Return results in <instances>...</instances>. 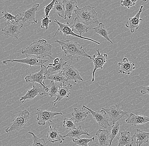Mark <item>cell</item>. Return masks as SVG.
<instances>
[{
  "label": "cell",
  "instance_id": "obj_3",
  "mask_svg": "<svg viewBox=\"0 0 149 146\" xmlns=\"http://www.w3.org/2000/svg\"><path fill=\"white\" fill-rule=\"evenodd\" d=\"M77 17L80 19L86 26L91 24H99V21L97 18V14L95 10V7L88 5L82 8L78 7L74 11Z\"/></svg>",
  "mask_w": 149,
  "mask_h": 146
},
{
  "label": "cell",
  "instance_id": "obj_5",
  "mask_svg": "<svg viewBox=\"0 0 149 146\" xmlns=\"http://www.w3.org/2000/svg\"><path fill=\"white\" fill-rule=\"evenodd\" d=\"M82 107V109L85 108L88 110L89 113L92 114L93 119L97 122L100 126L105 129H107L110 126L109 123L110 119L109 115L104 110L102 109L101 110L96 111L88 108L84 105H83Z\"/></svg>",
  "mask_w": 149,
  "mask_h": 146
},
{
  "label": "cell",
  "instance_id": "obj_21",
  "mask_svg": "<svg viewBox=\"0 0 149 146\" xmlns=\"http://www.w3.org/2000/svg\"><path fill=\"white\" fill-rule=\"evenodd\" d=\"M116 139L118 141L117 146H132L134 143V138L131 136L130 132L127 131L121 132L120 135L117 136Z\"/></svg>",
  "mask_w": 149,
  "mask_h": 146
},
{
  "label": "cell",
  "instance_id": "obj_10",
  "mask_svg": "<svg viewBox=\"0 0 149 146\" xmlns=\"http://www.w3.org/2000/svg\"><path fill=\"white\" fill-rule=\"evenodd\" d=\"M23 23L19 22H6L5 27L2 29L1 31L3 32V34L6 36L14 37L18 39V36L20 33V30L23 28Z\"/></svg>",
  "mask_w": 149,
  "mask_h": 146
},
{
  "label": "cell",
  "instance_id": "obj_24",
  "mask_svg": "<svg viewBox=\"0 0 149 146\" xmlns=\"http://www.w3.org/2000/svg\"><path fill=\"white\" fill-rule=\"evenodd\" d=\"M63 3L65 7V16L64 19L68 17L71 18L72 14L78 8L76 0H63Z\"/></svg>",
  "mask_w": 149,
  "mask_h": 146
},
{
  "label": "cell",
  "instance_id": "obj_46",
  "mask_svg": "<svg viewBox=\"0 0 149 146\" xmlns=\"http://www.w3.org/2000/svg\"><path fill=\"white\" fill-rule=\"evenodd\" d=\"M136 146H139L138 144H137V143H136Z\"/></svg>",
  "mask_w": 149,
  "mask_h": 146
},
{
  "label": "cell",
  "instance_id": "obj_40",
  "mask_svg": "<svg viewBox=\"0 0 149 146\" xmlns=\"http://www.w3.org/2000/svg\"><path fill=\"white\" fill-rule=\"evenodd\" d=\"M135 3L133 2L130 0H122L121 1V6H125L127 7L128 9H130V7L135 6Z\"/></svg>",
  "mask_w": 149,
  "mask_h": 146
},
{
  "label": "cell",
  "instance_id": "obj_41",
  "mask_svg": "<svg viewBox=\"0 0 149 146\" xmlns=\"http://www.w3.org/2000/svg\"><path fill=\"white\" fill-rule=\"evenodd\" d=\"M140 92L142 94L149 95V85L143 87V90H141Z\"/></svg>",
  "mask_w": 149,
  "mask_h": 146
},
{
  "label": "cell",
  "instance_id": "obj_35",
  "mask_svg": "<svg viewBox=\"0 0 149 146\" xmlns=\"http://www.w3.org/2000/svg\"><path fill=\"white\" fill-rule=\"evenodd\" d=\"M95 140V137L93 136L92 138H75L74 139L73 138L72 141L74 142L75 145H78L79 146H90V145H88L89 143H91V142Z\"/></svg>",
  "mask_w": 149,
  "mask_h": 146
},
{
  "label": "cell",
  "instance_id": "obj_2",
  "mask_svg": "<svg viewBox=\"0 0 149 146\" xmlns=\"http://www.w3.org/2000/svg\"><path fill=\"white\" fill-rule=\"evenodd\" d=\"M52 46L44 39H39L33 41L25 50H22V54L33 55L41 58L48 57L54 59L52 57Z\"/></svg>",
  "mask_w": 149,
  "mask_h": 146
},
{
  "label": "cell",
  "instance_id": "obj_8",
  "mask_svg": "<svg viewBox=\"0 0 149 146\" xmlns=\"http://www.w3.org/2000/svg\"><path fill=\"white\" fill-rule=\"evenodd\" d=\"M48 94L40 84L35 83L33 88L28 90L26 94L21 97L19 100L22 101V103H23L27 99L32 100L38 95H40L41 98L44 97L47 95Z\"/></svg>",
  "mask_w": 149,
  "mask_h": 146
},
{
  "label": "cell",
  "instance_id": "obj_48",
  "mask_svg": "<svg viewBox=\"0 0 149 146\" xmlns=\"http://www.w3.org/2000/svg\"><path fill=\"white\" fill-rule=\"evenodd\" d=\"M74 145L72 146H74Z\"/></svg>",
  "mask_w": 149,
  "mask_h": 146
},
{
  "label": "cell",
  "instance_id": "obj_14",
  "mask_svg": "<svg viewBox=\"0 0 149 146\" xmlns=\"http://www.w3.org/2000/svg\"><path fill=\"white\" fill-rule=\"evenodd\" d=\"M62 73L67 80H73L78 83V81H83V79L81 77L79 71L73 66L67 64L62 71Z\"/></svg>",
  "mask_w": 149,
  "mask_h": 146
},
{
  "label": "cell",
  "instance_id": "obj_7",
  "mask_svg": "<svg viewBox=\"0 0 149 146\" xmlns=\"http://www.w3.org/2000/svg\"><path fill=\"white\" fill-rule=\"evenodd\" d=\"M54 22L56 23L59 26H58V28L57 31H56V34H55L54 38L55 37L56 34L57 33L58 31H59L60 32L62 33L65 36L68 37L69 36H71L72 37H78V38H81V39L93 42L97 44L98 45H100V43L94 40L90 39V38L83 37L82 36H80V35L75 34L73 32V28H72V26H71L72 23H69L68 22H67L66 23H62L58 22L56 19L55 20Z\"/></svg>",
  "mask_w": 149,
  "mask_h": 146
},
{
  "label": "cell",
  "instance_id": "obj_15",
  "mask_svg": "<svg viewBox=\"0 0 149 146\" xmlns=\"http://www.w3.org/2000/svg\"><path fill=\"white\" fill-rule=\"evenodd\" d=\"M97 55H93V60L94 65V68L93 72L92 82H95V74L96 71L98 69H103V66L106 62L108 61V55L106 53H100L99 50H97Z\"/></svg>",
  "mask_w": 149,
  "mask_h": 146
},
{
  "label": "cell",
  "instance_id": "obj_28",
  "mask_svg": "<svg viewBox=\"0 0 149 146\" xmlns=\"http://www.w3.org/2000/svg\"><path fill=\"white\" fill-rule=\"evenodd\" d=\"M82 135L90 136V134L88 131H84L81 128V125H79V127L70 130V131L66 135L64 136V137H68L71 138H80L81 136Z\"/></svg>",
  "mask_w": 149,
  "mask_h": 146
},
{
  "label": "cell",
  "instance_id": "obj_23",
  "mask_svg": "<svg viewBox=\"0 0 149 146\" xmlns=\"http://www.w3.org/2000/svg\"><path fill=\"white\" fill-rule=\"evenodd\" d=\"M123 63H119L118 66L120 67L119 73L130 75L136 69L135 64L130 62L127 57H124L123 60Z\"/></svg>",
  "mask_w": 149,
  "mask_h": 146
},
{
  "label": "cell",
  "instance_id": "obj_39",
  "mask_svg": "<svg viewBox=\"0 0 149 146\" xmlns=\"http://www.w3.org/2000/svg\"><path fill=\"white\" fill-rule=\"evenodd\" d=\"M42 24L41 25V28H46V29H47L49 26V23H51V20L49 19V17L45 16L41 18Z\"/></svg>",
  "mask_w": 149,
  "mask_h": 146
},
{
  "label": "cell",
  "instance_id": "obj_13",
  "mask_svg": "<svg viewBox=\"0 0 149 146\" xmlns=\"http://www.w3.org/2000/svg\"><path fill=\"white\" fill-rule=\"evenodd\" d=\"M40 4L36 3L33 5L29 9L19 14V16L22 17L23 23H26L29 24H37L38 20L36 18V12Z\"/></svg>",
  "mask_w": 149,
  "mask_h": 146
},
{
  "label": "cell",
  "instance_id": "obj_1",
  "mask_svg": "<svg viewBox=\"0 0 149 146\" xmlns=\"http://www.w3.org/2000/svg\"><path fill=\"white\" fill-rule=\"evenodd\" d=\"M72 39L60 41L56 40L55 42L57 43L61 46V49L65 53V56L70 59L71 63L73 59H75L77 60L81 59V56L93 59L91 55L87 54L84 50L82 46L77 42H73Z\"/></svg>",
  "mask_w": 149,
  "mask_h": 146
},
{
  "label": "cell",
  "instance_id": "obj_29",
  "mask_svg": "<svg viewBox=\"0 0 149 146\" xmlns=\"http://www.w3.org/2000/svg\"><path fill=\"white\" fill-rule=\"evenodd\" d=\"M95 32L97 33L98 34H99L100 36L106 39L108 41L111 43L112 44H113V42L111 40L109 37V35L111 33L108 32L107 29L105 28V26L103 23H100L98 25L97 27L93 28H92Z\"/></svg>",
  "mask_w": 149,
  "mask_h": 146
},
{
  "label": "cell",
  "instance_id": "obj_42",
  "mask_svg": "<svg viewBox=\"0 0 149 146\" xmlns=\"http://www.w3.org/2000/svg\"><path fill=\"white\" fill-rule=\"evenodd\" d=\"M60 60V59H59V58H56L55 59H54V64H57V63H59Z\"/></svg>",
  "mask_w": 149,
  "mask_h": 146
},
{
  "label": "cell",
  "instance_id": "obj_30",
  "mask_svg": "<svg viewBox=\"0 0 149 146\" xmlns=\"http://www.w3.org/2000/svg\"><path fill=\"white\" fill-rule=\"evenodd\" d=\"M2 14H3V18L5 19L6 22L14 23L19 22L21 20L22 21V17L18 15L15 16L13 15L6 11H3L2 12Z\"/></svg>",
  "mask_w": 149,
  "mask_h": 146
},
{
  "label": "cell",
  "instance_id": "obj_12",
  "mask_svg": "<svg viewBox=\"0 0 149 146\" xmlns=\"http://www.w3.org/2000/svg\"><path fill=\"white\" fill-rule=\"evenodd\" d=\"M43 65L41 66V70L37 73L30 74L29 75L25 77V81L26 82L37 83L40 84L43 87L47 93L49 91V88L45 84V80L46 79V77L44 75V72L43 68Z\"/></svg>",
  "mask_w": 149,
  "mask_h": 146
},
{
  "label": "cell",
  "instance_id": "obj_4",
  "mask_svg": "<svg viewBox=\"0 0 149 146\" xmlns=\"http://www.w3.org/2000/svg\"><path fill=\"white\" fill-rule=\"evenodd\" d=\"M30 114L27 110L20 111L13 119L12 125L5 130L6 133H9L13 131H19L26 126L30 118Z\"/></svg>",
  "mask_w": 149,
  "mask_h": 146
},
{
  "label": "cell",
  "instance_id": "obj_45",
  "mask_svg": "<svg viewBox=\"0 0 149 146\" xmlns=\"http://www.w3.org/2000/svg\"><path fill=\"white\" fill-rule=\"evenodd\" d=\"M59 1H63V0H59Z\"/></svg>",
  "mask_w": 149,
  "mask_h": 146
},
{
  "label": "cell",
  "instance_id": "obj_18",
  "mask_svg": "<svg viewBox=\"0 0 149 146\" xmlns=\"http://www.w3.org/2000/svg\"><path fill=\"white\" fill-rule=\"evenodd\" d=\"M128 118L125 120L126 123L136 127V125H142L149 122V118L143 115H137L130 113L127 115Z\"/></svg>",
  "mask_w": 149,
  "mask_h": 146
},
{
  "label": "cell",
  "instance_id": "obj_17",
  "mask_svg": "<svg viewBox=\"0 0 149 146\" xmlns=\"http://www.w3.org/2000/svg\"><path fill=\"white\" fill-rule=\"evenodd\" d=\"M50 123H48L50 130H48L47 133V138L48 139V142L53 143L56 142L62 143L65 140V137L61 135L63 133L59 132L56 127L54 128H52Z\"/></svg>",
  "mask_w": 149,
  "mask_h": 146
},
{
  "label": "cell",
  "instance_id": "obj_16",
  "mask_svg": "<svg viewBox=\"0 0 149 146\" xmlns=\"http://www.w3.org/2000/svg\"><path fill=\"white\" fill-rule=\"evenodd\" d=\"M67 64V61L63 58L60 59L59 63L49 64L47 67L43 64V66L45 68V72L44 75L45 76H50L61 72Z\"/></svg>",
  "mask_w": 149,
  "mask_h": 146
},
{
  "label": "cell",
  "instance_id": "obj_38",
  "mask_svg": "<svg viewBox=\"0 0 149 146\" xmlns=\"http://www.w3.org/2000/svg\"><path fill=\"white\" fill-rule=\"evenodd\" d=\"M56 0H52V1L49 4L46 6L44 7L45 16H49V14L52 9H53Z\"/></svg>",
  "mask_w": 149,
  "mask_h": 146
},
{
  "label": "cell",
  "instance_id": "obj_43",
  "mask_svg": "<svg viewBox=\"0 0 149 146\" xmlns=\"http://www.w3.org/2000/svg\"><path fill=\"white\" fill-rule=\"evenodd\" d=\"M130 1H131L133 2L136 3V2L137 1V0H130Z\"/></svg>",
  "mask_w": 149,
  "mask_h": 146
},
{
  "label": "cell",
  "instance_id": "obj_11",
  "mask_svg": "<svg viewBox=\"0 0 149 146\" xmlns=\"http://www.w3.org/2000/svg\"><path fill=\"white\" fill-rule=\"evenodd\" d=\"M120 104L112 106L109 108L105 109L102 108V109L104 110L109 115L111 121L114 124L117 121L123 118L125 115L127 116L128 115L126 111L121 110L120 108Z\"/></svg>",
  "mask_w": 149,
  "mask_h": 146
},
{
  "label": "cell",
  "instance_id": "obj_34",
  "mask_svg": "<svg viewBox=\"0 0 149 146\" xmlns=\"http://www.w3.org/2000/svg\"><path fill=\"white\" fill-rule=\"evenodd\" d=\"M28 134L32 135L33 136V142L31 146H48L47 142H45L44 138L37 137L34 133L31 131L28 132Z\"/></svg>",
  "mask_w": 149,
  "mask_h": 146
},
{
  "label": "cell",
  "instance_id": "obj_20",
  "mask_svg": "<svg viewBox=\"0 0 149 146\" xmlns=\"http://www.w3.org/2000/svg\"><path fill=\"white\" fill-rule=\"evenodd\" d=\"M68 83V85H65V84H61L59 87L58 93L56 96V99L53 102L54 105L52 108V110L54 109L57 102L61 101L64 98H69V97L70 95V90L72 88L73 85L70 84L69 83Z\"/></svg>",
  "mask_w": 149,
  "mask_h": 146
},
{
  "label": "cell",
  "instance_id": "obj_37",
  "mask_svg": "<svg viewBox=\"0 0 149 146\" xmlns=\"http://www.w3.org/2000/svg\"><path fill=\"white\" fill-rule=\"evenodd\" d=\"M63 126L67 130H72L76 128V125L72 119L65 118L63 122Z\"/></svg>",
  "mask_w": 149,
  "mask_h": 146
},
{
  "label": "cell",
  "instance_id": "obj_26",
  "mask_svg": "<svg viewBox=\"0 0 149 146\" xmlns=\"http://www.w3.org/2000/svg\"><path fill=\"white\" fill-rule=\"evenodd\" d=\"M133 137L136 139V142L135 143L138 144L139 146H141L142 144L148 142L149 132H146L139 129H137Z\"/></svg>",
  "mask_w": 149,
  "mask_h": 146
},
{
  "label": "cell",
  "instance_id": "obj_31",
  "mask_svg": "<svg viewBox=\"0 0 149 146\" xmlns=\"http://www.w3.org/2000/svg\"><path fill=\"white\" fill-rule=\"evenodd\" d=\"M53 9L60 17L65 18V7L63 1L58 2L56 0Z\"/></svg>",
  "mask_w": 149,
  "mask_h": 146
},
{
  "label": "cell",
  "instance_id": "obj_36",
  "mask_svg": "<svg viewBox=\"0 0 149 146\" xmlns=\"http://www.w3.org/2000/svg\"><path fill=\"white\" fill-rule=\"evenodd\" d=\"M120 130V124L119 122H116L112 126L111 128V132L110 135L109 145V146H111L112 142L114 138L118 135V133Z\"/></svg>",
  "mask_w": 149,
  "mask_h": 146
},
{
  "label": "cell",
  "instance_id": "obj_27",
  "mask_svg": "<svg viewBox=\"0 0 149 146\" xmlns=\"http://www.w3.org/2000/svg\"><path fill=\"white\" fill-rule=\"evenodd\" d=\"M88 114V111L85 112L78 108H74V111L72 114L71 118L75 123H79L84 121L86 119Z\"/></svg>",
  "mask_w": 149,
  "mask_h": 146
},
{
  "label": "cell",
  "instance_id": "obj_22",
  "mask_svg": "<svg viewBox=\"0 0 149 146\" xmlns=\"http://www.w3.org/2000/svg\"><path fill=\"white\" fill-rule=\"evenodd\" d=\"M97 138L95 140L96 144L99 146H109V131L107 130L99 129L96 132Z\"/></svg>",
  "mask_w": 149,
  "mask_h": 146
},
{
  "label": "cell",
  "instance_id": "obj_47",
  "mask_svg": "<svg viewBox=\"0 0 149 146\" xmlns=\"http://www.w3.org/2000/svg\"><path fill=\"white\" fill-rule=\"evenodd\" d=\"M2 18H3V17H0V19H2Z\"/></svg>",
  "mask_w": 149,
  "mask_h": 146
},
{
  "label": "cell",
  "instance_id": "obj_19",
  "mask_svg": "<svg viewBox=\"0 0 149 146\" xmlns=\"http://www.w3.org/2000/svg\"><path fill=\"white\" fill-rule=\"evenodd\" d=\"M143 6H141L138 12L136 14V15L132 18H130L128 21L125 23L126 27L130 29V32L134 33L135 29L138 30L139 28V24L142 19L140 18V15L142 12Z\"/></svg>",
  "mask_w": 149,
  "mask_h": 146
},
{
  "label": "cell",
  "instance_id": "obj_44",
  "mask_svg": "<svg viewBox=\"0 0 149 146\" xmlns=\"http://www.w3.org/2000/svg\"><path fill=\"white\" fill-rule=\"evenodd\" d=\"M141 1H142L143 2H146V1H147V0H141Z\"/></svg>",
  "mask_w": 149,
  "mask_h": 146
},
{
  "label": "cell",
  "instance_id": "obj_32",
  "mask_svg": "<svg viewBox=\"0 0 149 146\" xmlns=\"http://www.w3.org/2000/svg\"><path fill=\"white\" fill-rule=\"evenodd\" d=\"M47 78L48 80H51V81L55 82L60 83L62 84H65V82H68V81L64 77L62 71L54 75L47 76Z\"/></svg>",
  "mask_w": 149,
  "mask_h": 146
},
{
  "label": "cell",
  "instance_id": "obj_6",
  "mask_svg": "<svg viewBox=\"0 0 149 146\" xmlns=\"http://www.w3.org/2000/svg\"><path fill=\"white\" fill-rule=\"evenodd\" d=\"M26 57L24 59L19 60H8L3 61V63L5 65H7L8 62H18L27 64L30 66H42L44 63L48 62V60H43L42 58L39 57L38 56L33 55H25Z\"/></svg>",
  "mask_w": 149,
  "mask_h": 146
},
{
  "label": "cell",
  "instance_id": "obj_25",
  "mask_svg": "<svg viewBox=\"0 0 149 146\" xmlns=\"http://www.w3.org/2000/svg\"><path fill=\"white\" fill-rule=\"evenodd\" d=\"M73 20L74 23L72 26V28L73 30L79 33L80 36H82V33L88 32L89 30L91 29L81 21L78 17L74 18Z\"/></svg>",
  "mask_w": 149,
  "mask_h": 146
},
{
  "label": "cell",
  "instance_id": "obj_33",
  "mask_svg": "<svg viewBox=\"0 0 149 146\" xmlns=\"http://www.w3.org/2000/svg\"><path fill=\"white\" fill-rule=\"evenodd\" d=\"M61 84H62L60 83L51 81L50 88H49V91H48V94L50 95V97L57 96L58 93L59 87Z\"/></svg>",
  "mask_w": 149,
  "mask_h": 146
},
{
  "label": "cell",
  "instance_id": "obj_9",
  "mask_svg": "<svg viewBox=\"0 0 149 146\" xmlns=\"http://www.w3.org/2000/svg\"><path fill=\"white\" fill-rule=\"evenodd\" d=\"M36 114L37 115L38 124L40 125H45L46 122L51 123L54 119L55 116L57 115H63V113L54 112L47 110L37 109Z\"/></svg>",
  "mask_w": 149,
  "mask_h": 146
}]
</instances>
